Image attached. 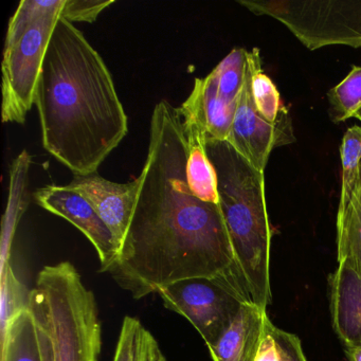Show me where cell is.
<instances>
[{"label":"cell","instance_id":"obj_1","mask_svg":"<svg viewBox=\"0 0 361 361\" xmlns=\"http://www.w3.org/2000/svg\"><path fill=\"white\" fill-rule=\"evenodd\" d=\"M188 142L178 109L156 104L138 196L117 259L103 272L136 300L188 279H235L221 204L191 193ZM242 284V283H240Z\"/></svg>","mask_w":361,"mask_h":361},{"label":"cell","instance_id":"obj_2","mask_svg":"<svg viewBox=\"0 0 361 361\" xmlns=\"http://www.w3.org/2000/svg\"><path fill=\"white\" fill-rule=\"evenodd\" d=\"M35 104L43 147L73 175L97 172L128 133L104 60L63 18L48 45Z\"/></svg>","mask_w":361,"mask_h":361},{"label":"cell","instance_id":"obj_3","mask_svg":"<svg viewBox=\"0 0 361 361\" xmlns=\"http://www.w3.org/2000/svg\"><path fill=\"white\" fill-rule=\"evenodd\" d=\"M206 151L216 173L236 274L248 299L267 310L271 302V227L264 172L251 166L228 141L207 140Z\"/></svg>","mask_w":361,"mask_h":361},{"label":"cell","instance_id":"obj_4","mask_svg":"<svg viewBox=\"0 0 361 361\" xmlns=\"http://www.w3.org/2000/svg\"><path fill=\"white\" fill-rule=\"evenodd\" d=\"M29 310L49 341L52 361H99L102 329L96 297L71 262L39 272Z\"/></svg>","mask_w":361,"mask_h":361},{"label":"cell","instance_id":"obj_5","mask_svg":"<svg viewBox=\"0 0 361 361\" xmlns=\"http://www.w3.org/2000/svg\"><path fill=\"white\" fill-rule=\"evenodd\" d=\"M257 16L282 23L310 50L343 45L361 48V1L238 0Z\"/></svg>","mask_w":361,"mask_h":361},{"label":"cell","instance_id":"obj_6","mask_svg":"<svg viewBox=\"0 0 361 361\" xmlns=\"http://www.w3.org/2000/svg\"><path fill=\"white\" fill-rule=\"evenodd\" d=\"M156 293L169 310L191 322L207 346L219 340L243 303L250 301L242 284L227 278L188 279L161 287Z\"/></svg>","mask_w":361,"mask_h":361},{"label":"cell","instance_id":"obj_7","mask_svg":"<svg viewBox=\"0 0 361 361\" xmlns=\"http://www.w3.org/2000/svg\"><path fill=\"white\" fill-rule=\"evenodd\" d=\"M61 14L35 23L24 37L4 50V123L23 124L32 109L37 96L46 52Z\"/></svg>","mask_w":361,"mask_h":361},{"label":"cell","instance_id":"obj_8","mask_svg":"<svg viewBox=\"0 0 361 361\" xmlns=\"http://www.w3.org/2000/svg\"><path fill=\"white\" fill-rule=\"evenodd\" d=\"M227 141L251 166L262 172L265 171L274 149L295 141L288 115L276 123H269L257 113L251 92V69L248 59L246 79Z\"/></svg>","mask_w":361,"mask_h":361},{"label":"cell","instance_id":"obj_9","mask_svg":"<svg viewBox=\"0 0 361 361\" xmlns=\"http://www.w3.org/2000/svg\"><path fill=\"white\" fill-rule=\"evenodd\" d=\"M35 197L42 208L66 219L90 240L100 259V272L115 262L119 251L113 233L79 192L68 185H46L35 192Z\"/></svg>","mask_w":361,"mask_h":361},{"label":"cell","instance_id":"obj_10","mask_svg":"<svg viewBox=\"0 0 361 361\" xmlns=\"http://www.w3.org/2000/svg\"><path fill=\"white\" fill-rule=\"evenodd\" d=\"M67 185L79 192L94 207L113 233L119 251L136 206L140 185L139 177L126 183H118L107 180L94 172L73 175V180Z\"/></svg>","mask_w":361,"mask_h":361},{"label":"cell","instance_id":"obj_11","mask_svg":"<svg viewBox=\"0 0 361 361\" xmlns=\"http://www.w3.org/2000/svg\"><path fill=\"white\" fill-rule=\"evenodd\" d=\"M238 101L219 86L214 71L194 82L189 98L179 107L183 128H197L207 140L227 141L233 124Z\"/></svg>","mask_w":361,"mask_h":361},{"label":"cell","instance_id":"obj_12","mask_svg":"<svg viewBox=\"0 0 361 361\" xmlns=\"http://www.w3.org/2000/svg\"><path fill=\"white\" fill-rule=\"evenodd\" d=\"M267 310L251 301L243 303L231 324L212 345L213 361H255L267 331Z\"/></svg>","mask_w":361,"mask_h":361},{"label":"cell","instance_id":"obj_13","mask_svg":"<svg viewBox=\"0 0 361 361\" xmlns=\"http://www.w3.org/2000/svg\"><path fill=\"white\" fill-rule=\"evenodd\" d=\"M329 284L334 329L345 348H361V276L339 264Z\"/></svg>","mask_w":361,"mask_h":361},{"label":"cell","instance_id":"obj_14","mask_svg":"<svg viewBox=\"0 0 361 361\" xmlns=\"http://www.w3.org/2000/svg\"><path fill=\"white\" fill-rule=\"evenodd\" d=\"M31 156L23 151L10 168V192L7 210L3 217L1 232V263L0 268L10 263V251L20 217L29 204L28 177Z\"/></svg>","mask_w":361,"mask_h":361},{"label":"cell","instance_id":"obj_15","mask_svg":"<svg viewBox=\"0 0 361 361\" xmlns=\"http://www.w3.org/2000/svg\"><path fill=\"white\" fill-rule=\"evenodd\" d=\"M188 142L187 180L191 193L204 202L219 204L217 177L207 155L206 137L197 128H185Z\"/></svg>","mask_w":361,"mask_h":361},{"label":"cell","instance_id":"obj_16","mask_svg":"<svg viewBox=\"0 0 361 361\" xmlns=\"http://www.w3.org/2000/svg\"><path fill=\"white\" fill-rule=\"evenodd\" d=\"M113 361H168L153 334L135 317L126 316Z\"/></svg>","mask_w":361,"mask_h":361},{"label":"cell","instance_id":"obj_17","mask_svg":"<svg viewBox=\"0 0 361 361\" xmlns=\"http://www.w3.org/2000/svg\"><path fill=\"white\" fill-rule=\"evenodd\" d=\"M337 259L361 276V183L345 210L337 214Z\"/></svg>","mask_w":361,"mask_h":361},{"label":"cell","instance_id":"obj_18","mask_svg":"<svg viewBox=\"0 0 361 361\" xmlns=\"http://www.w3.org/2000/svg\"><path fill=\"white\" fill-rule=\"evenodd\" d=\"M1 361H42L39 333L29 308L12 321L1 338Z\"/></svg>","mask_w":361,"mask_h":361},{"label":"cell","instance_id":"obj_19","mask_svg":"<svg viewBox=\"0 0 361 361\" xmlns=\"http://www.w3.org/2000/svg\"><path fill=\"white\" fill-rule=\"evenodd\" d=\"M248 64L251 69V92L255 109L262 118L269 123L280 121L288 115L281 101L276 84L264 73L259 50L248 51Z\"/></svg>","mask_w":361,"mask_h":361},{"label":"cell","instance_id":"obj_20","mask_svg":"<svg viewBox=\"0 0 361 361\" xmlns=\"http://www.w3.org/2000/svg\"><path fill=\"white\" fill-rule=\"evenodd\" d=\"M342 177L338 214H341L350 204L353 195L361 183V128H348L340 147Z\"/></svg>","mask_w":361,"mask_h":361},{"label":"cell","instance_id":"obj_21","mask_svg":"<svg viewBox=\"0 0 361 361\" xmlns=\"http://www.w3.org/2000/svg\"><path fill=\"white\" fill-rule=\"evenodd\" d=\"M66 0H23L10 20L5 49L18 43L39 20L62 13Z\"/></svg>","mask_w":361,"mask_h":361},{"label":"cell","instance_id":"obj_22","mask_svg":"<svg viewBox=\"0 0 361 361\" xmlns=\"http://www.w3.org/2000/svg\"><path fill=\"white\" fill-rule=\"evenodd\" d=\"M0 269V335L3 338L12 321L28 310L30 290L18 280L11 264L7 263Z\"/></svg>","mask_w":361,"mask_h":361},{"label":"cell","instance_id":"obj_23","mask_svg":"<svg viewBox=\"0 0 361 361\" xmlns=\"http://www.w3.org/2000/svg\"><path fill=\"white\" fill-rule=\"evenodd\" d=\"M334 122H343L354 117L361 109V67H353L343 81L327 94Z\"/></svg>","mask_w":361,"mask_h":361},{"label":"cell","instance_id":"obj_24","mask_svg":"<svg viewBox=\"0 0 361 361\" xmlns=\"http://www.w3.org/2000/svg\"><path fill=\"white\" fill-rule=\"evenodd\" d=\"M114 3V0H66L61 18L71 24L75 22L94 23L100 13Z\"/></svg>","mask_w":361,"mask_h":361},{"label":"cell","instance_id":"obj_25","mask_svg":"<svg viewBox=\"0 0 361 361\" xmlns=\"http://www.w3.org/2000/svg\"><path fill=\"white\" fill-rule=\"evenodd\" d=\"M269 329L282 353L283 361H307L298 336L279 329L272 322Z\"/></svg>","mask_w":361,"mask_h":361},{"label":"cell","instance_id":"obj_26","mask_svg":"<svg viewBox=\"0 0 361 361\" xmlns=\"http://www.w3.org/2000/svg\"><path fill=\"white\" fill-rule=\"evenodd\" d=\"M270 322L271 321H268L267 331H266L265 337L262 341L261 348L257 353L255 361H283L282 353H281L274 335L270 331Z\"/></svg>","mask_w":361,"mask_h":361},{"label":"cell","instance_id":"obj_27","mask_svg":"<svg viewBox=\"0 0 361 361\" xmlns=\"http://www.w3.org/2000/svg\"><path fill=\"white\" fill-rule=\"evenodd\" d=\"M37 333H39V350H41L42 361H52L51 348H50L47 337H46L45 334H44L39 327H37Z\"/></svg>","mask_w":361,"mask_h":361},{"label":"cell","instance_id":"obj_28","mask_svg":"<svg viewBox=\"0 0 361 361\" xmlns=\"http://www.w3.org/2000/svg\"><path fill=\"white\" fill-rule=\"evenodd\" d=\"M350 361H361V348H345Z\"/></svg>","mask_w":361,"mask_h":361},{"label":"cell","instance_id":"obj_29","mask_svg":"<svg viewBox=\"0 0 361 361\" xmlns=\"http://www.w3.org/2000/svg\"><path fill=\"white\" fill-rule=\"evenodd\" d=\"M355 118H357V119L359 120V121L361 122V109H359L358 111H357L356 114H355V116H354Z\"/></svg>","mask_w":361,"mask_h":361}]
</instances>
